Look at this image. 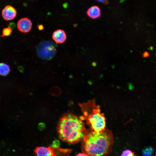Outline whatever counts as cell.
<instances>
[{
  "mask_svg": "<svg viewBox=\"0 0 156 156\" xmlns=\"http://www.w3.org/2000/svg\"><path fill=\"white\" fill-rule=\"evenodd\" d=\"M82 140L83 152L90 156H107L112 151L114 137L107 129L98 133L87 130Z\"/></svg>",
  "mask_w": 156,
  "mask_h": 156,
  "instance_id": "obj_1",
  "label": "cell"
},
{
  "mask_svg": "<svg viewBox=\"0 0 156 156\" xmlns=\"http://www.w3.org/2000/svg\"><path fill=\"white\" fill-rule=\"evenodd\" d=\"M83 117L70 112L64 114L60 118L57 130L60 138L63 141L75 144L82 140L87 131Z\"/></svg>",
  "mask_w": 156,
  "mask_h": 156,
  "instance_id": "obj_2",
  "label": "cell"
},
{
  "mask_svg": "<svg viewBox=\"0 0 156 156\" xmlns=\"http://www.w3.org/2000/svg\"><path fill=\"white\" fill-rule=\"evenodd\" d=\"M79 105L83 114L84 120L90 126L91 131L98 133L106 129L105 118L94 99L79 103Z\"/></svg>",
  "mask_w": 156,
  "mask_h": 156,
  "instance_id": "obj_3",
  "label": "cell"
},
{
  "mask_svg": "<svg viewBox=\"0 0 156 156\" xmlns=\"http://www.w3.org/2000/svg\"><path fill=\"white\" fill-rule=\"evenodd\" d=\"M38 56L42 59L49 60L52 59L56 52V46L51 41H44L40 43L37 48Z\"/></svg>",
  "mask_w": 156,
  "mask_h": 156,
  "instance_id": "obj_4",
  "label": "cell"
},
{
  "mask_svg": "<svg viewBox=\"0 0 156 156\" xmlns=\"http://www.w3.org/2000/svg\"><path fill=\"white\" fill-rule=\"evenodd\" d=\"M32 24L31 21L27 18H23L20 19L17 23V27L18 30L23 33H27L31 30Z\"/></svg>",
  "mask_w": 156,
  "mask_h": 156,
  "instance_id": "obj_5",
  "label": "cell"
},
{
  "mask_svg": "<svg viewBox=\"0 0 156 156\" xmlns=\"http://www.w3.org/2000/svg\"><path fill=\"white\" fill-rule=\"evenodd\" d=\"M16 10L10 5L5 6L1 12V15L3 18L6 21L13 20L16 16Z\"/></svg>",
  "mask_w": 156,
  "mask_h": 156,
  "instance_id": "obj_6",
  "label": "cell"
},
{
  "mask_svg": "<svg viewBox=\"0 0 156 156\" xmlns=\"http://www.w3.org/2000/svg\"><path fill=\"white\" fill-rule=\"evenodd\" d=\"M36 156H55L54 153L50 147L39 146L34 150Z\"/></svg>",
  "mask_w": 156,
  "mask_h": 156,
  "instance_id": "obj_7",
  "label": "cell"
},
{
  "mask_svg": "<svg viewBox=\"0 0 156 156\" xmlns=\"http://www.w3.org/2000/svg\"><path fill=\"white\" fill-rule=\"evenodd\" d=\"M52 38L56 43H62L65 41L66 39V35L63 30L58 29L53 33Z\"/></svg>",
  "mask_w": 156,
  "mask_h": 156,
  "instance_id": "obj_8",
  "label": "cell"
},
{
  "mask_svg": "<svg viewBox=\"0 0 156 156\" xmlns=\"http://www.w3.org/2000/svg\"><path fill=\"white\" fill-rule=\"evenodd\" d=\"M88 16L92 19H95L101 16L100 8L97 5H94L90 8L87 11Z\"/></svg>",
  "mask_w": 156,
  "mask_h": 156,
  "instance_id": "obj_9",
  "label": "cell"
},
{
  "mask_svg": "<svg viewBox=\"0 0 156 156\" xmlns=\"http://www.w3.org/2000/svg\"><path fill=\"white\" fill-rule=\"evenodd\" d=\"M10 68L9 66L4 63H0V75L3 76L7 75L10 73Z\"/></svg>",
  "mask_w": 156,
  "mask_h": 156,
  "instance_id": "obj_10",
  "label": "cell"
},
{
  "mask_svg": "<svg viewBox=\"0 0 156 156\" xmlns=\"http://www.w3.org/2000/svg\"><path fill=\"white\" fill-rule=\"evenodd\" d=\"M153 152V149L151 147H146L142 150L143 156H151Z\"/></svg>",
  "mask_w": 156,
  "mask_h": 156,
  "instance_id": "obj_11",
  "label": "cell"
},
{
  "mask_svg": "<svg viewBox=\"0 0 156 156\" xmlns=\"http://www.w3.org/2000/svg\"><path fill=\"white\" fill-rule=\"evenodd\" d=\"M12 31V30L10 27H8L4 28L2 30L1 36L3 37L9 36L11 34Z\"/></svg>",
  "mask_w": 156,
  "mask_h": 156,
  "instance_id": "obj_12",
  "label": "cell"
},
{
  "mask_svg": "<svg viewBox=\"0 0 156 156\" xmlns=\"http://www.w3.org/2000/svg\"><path fill=\"white\" fill-rule=\"evenodd\" d=\"M121 156H137L134 155V153L131 150H126L124 151Z\"/></svg>",
  "mask_w": 156,
  "mask_h": 156,
  "instance_id": "obj_13",
  "label": "cell"
},
{
  "mask_svg": "<svg viewBox=\"0 0 156 156\" xmlns=\"http://www.w3.org/2000/svg\"><path fill=\"white\" fill-rule=\"evenodd\" d=\"M60 145V142L58 140H54L52 144V147L54 148H57Z\"/></svg>",
  "mask_w": 156,
  "mask_h": 156,
  "instance_id": "obj_14",
  "label": "cell"
},
{
  "mask_svg": "<svg viewBox=\"0 0 156 156\" xmlns=\"http://www.w3.org/2000/svg\"><path fill=\"white\" fill-rule=\"evenodd\" d=\"M98 1L101 2L105 5H107L108 3L107 0H96Z\"/></svg>",
  "mask_w": 156,
  "mask_h": 156,
  "instance_id": "obj_15",
  "label": "cell"
},
{
  "mask_svg": "<svg viewBox=\"0 0 156 156\" xmlns=\"http://www.w3.org/2000/svg\"><path fill=\"white\" fill-rule=\"evenodd\" d=\"M75 156H89V155L86 153L83 152L79 153Z\"/></svg>",
  "mask_w": 156,
  "mask_h": 156,
  "instance_id": "obj_16",
  "label": "cell"
},
{
  "mask_svg": "<svg viewBox=\"0 0 156 156\" xmlns=\"http://www.w3.org/2000/svg\"><path fill=\"white\" fill-rule=\"evenodd\" d=\"M149 55V54L147 52H144L143 54V56L144 57H148Z\"/></svg>",
  "mask_w": 156,
  "mask_h": 156,
  "instance_id": "obj_17",
  "label": "cell"
},
{
  "mask_svg": "<svg viewBox=\"0 0 156 156\" xmlns=\"http://www.w3.org/2000/svg\"><path fill=\"white\" fill-rule=\"evenodd\" d=\"M38 29L40 30L43 29L44 27L42 25H39L38 26Z\"/></svg>",
  "mask_w": 156,
  "mask_h": 156,
  "instance_id": "obj_18",
  "label": "cell"
},
{
  "mask_svg": "<svg viewBox=\"0 0 156 156\" xmlns=\"http://www.w3.org/2000/svg\"><path fill=\"white\" fill-rule=\"evenodd\" d=\"M155 156H156V154H155Z\"/></svg>",
  "mask_w": 156,
  "mask_h": 156,
  "instance_id": "obj_19",
  "label": "cell"
},
{
  "mask_svg": "<svg viewBox=\"0 0 156 156\" xmlns=\"http://www.w3.org/2000/svg\"></svg>",
  "mask_w": 156,
  "mask_h": 156,
  "instance_id": "obj_20",
  "label": "cell"
}]
</instances>
